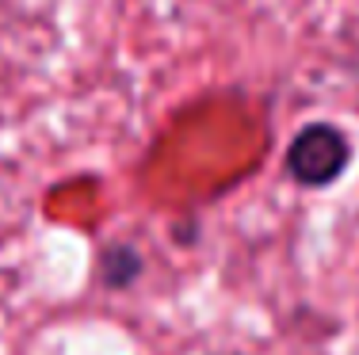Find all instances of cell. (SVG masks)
Segmentation results:
<instances>
[{"mask_svg": "<svg viewBox=\"0 0 359 355\" xmlns=\"http://www.w3.org/2000/svg\"><path fill=\"white\" fill-rule=\"evenodd\" d=\"M352 165V138L337 123H306L290 138L283 168L294 183L302 188H329Z\"/></svg>", "mask_w": 359, "mask_h": 355, "instance_id": "cell-1", "label": "cell"}, {"mask_svg": "<svg viewBox=\"0 0 359 355\" xmlns=\"http://www.w3.org/2000/svg\"><path fill=\"white\" fill-rule=\"evenodd\" d=\"M100 275H104V286H111V291H123V286H130L134 279L142 275V256L134 249H107L104 260H100Z\"/></svg>", "mask_w": 359, "mask_h": 355, "instance_id": "cell-2", "label": "cell"}]
</instances>
